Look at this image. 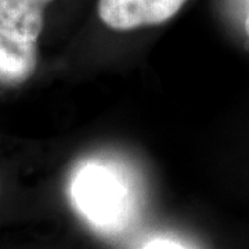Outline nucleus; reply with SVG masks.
Segmentation results:
<instances>
[{
	"mask_svg": "<svg viewBox=\"0 0 249 249\" xmlns=\"http://www.w3.org/2000/svg\"><path fill=\"white\" fill-rule=\"evenodd\" d=\"M71 193L80 213L98 229L114 231L127 222L130 193L112 170L98 165L82 169L73 180Z\"/></svg>",
	"mask_w": 249,
	"mask_h": 249,
	"instance_id": "f257e3e1",
	"label": "nucleus"
},
{
	"mask_svg": "<svg viewBox=\"0 0 249 249\" xmlns=\"http://www.w3.org/2000/svg\"><path fill=\"white\" fill-rule=\"evenodd\" d=\"M187 0H98L100 19L115 31L160 25L176 16Z\"/></svg>",
	"mask_w": 249,
	"mask_h": 249,
	"instance_id": "f03ea898",
	"label": "nucleus"
},
{
	"mask_svg": "<svg viewBox=\"0 0 249 249\" xmlns=\"http://www.w3.org/2000/svg\"><path fill=\"white\" fill-rule=\"evenodd\" d=\"M53 0H0V34L37 42L45 24L46 6Z\"/></svg>",
	"mask_w": 249,
	"mask_h": 249,
	"instance_id": "7ed1b4c3",
	"label": "nucleus"
},
{
	"mask_svg": "<svg viewBox=\"0 0 249 249\" xmlns=\"http://www.w3.org/2000/svg\"><path fill=\"white\" fill-rule=\"evenodd\" d=\"M37 65V43L0 34V83L19 85Z\"/></svg>",
	"mask_w": 249,
	"mask_h": 249,
	"instance_id": "20e7f679",
	"label": "nucleus"
},
{
	"mask_svg": "<svg viewBox=\"0 0 249 249\" xmlns=\"http://www.w3.org/2000/svg\"><path fill=\"white\" fill-rule=\"evenodd\" d=\"M142 249H186L178 242L169 240H155L148 242Z\"/></svg>",
	"mask_w": 249,
	"mask_h": 249,
	"instance_id": "39448f33",
	"label": "nucleus"
},
{
	"mask_svg": "<svg viewBox=\"0 0 249 249\" xmlns=\"http://www.w3.org/2000/svg\"><path fill=\"white\" fill-rule=\"evenodd\" d=\"M245 34H247V37H248V42H249V13L247 18H245Z\"/></svg>",
	"mask_w": 249,
	"mask_h": 249,
	"instance_id": "423d86ee",
	"label": "nucleus"
}]
</instances>
